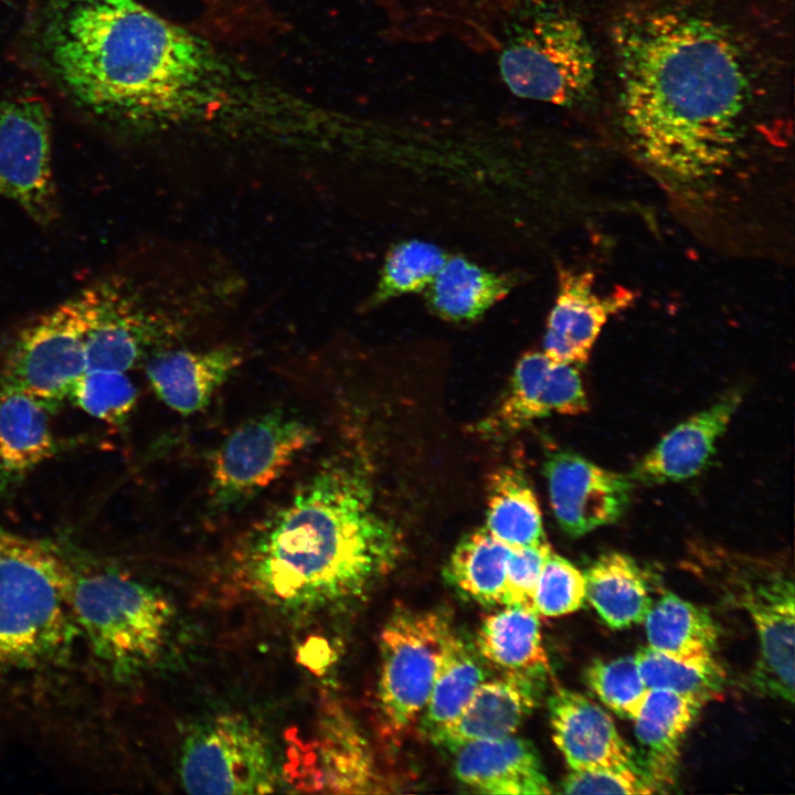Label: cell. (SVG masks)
<instances>
[{"instance_id":"cell-1","label":"cell","mask_w":795,"mask_h":795,"mask_svg":"<svg viewBox=\"0 0 795 795\" xmlns=\"http://www.w3.org/2000/svg\"><path fill=\"white\" fill-rule=\"evenodd\" d=\"M786 0H630L607 26L619 126L644 161L674 181H707L750 126L791 97Z\"/></svg>"},{"instance_id":"cell-2","label":"cell","mask_w":795,"mask_h":795,"mask_svg":"<svg viewBox=\"0 0 795 795\" xmlns=\"http://www.w3.org/2000/svg\"><path fill=\"white\" fill-rule=\"evenodd\" d=\"M43 41L56 77L97 115L160 119L213 99L212 53L137 0H52Z\"/></svg>"},{"instance_id":"cell-3","label":"cell","mask_w":795,"mask_h":795,"mask_svg":"<svg viewBox=\"0 0 795 795\" xmlns=\"http://www.w3.org/2000/svg\"><path fill=\"white\" fill-rule=\"evenodd\" d=\"M396 528L380 515L360 465L331 460L269 515L245 547L254 587L287 607L356 598L394 568Z\"/></svg>"},{"instance_id":"cell-4","label":"cell","mask_w":795,"mask_h":795,"mask_svg":"<svg viewBox=\"0 0 795 795\" xmlns=\"http://www.w3.org/2000/svg\"><path fill=\"white\" fill-rule=\"evenodd\" d=\"M498 70L517 97L576 107L601 84V46L570 0H515L497 22Z\"/></svg>"},{"instance_id":"cell-5","label":"cell","mask_w":795,"mask_h":795,"mask_svg":"<svg viewBox=\"0 0 795 795\" xmlns=\"http://www.w3.org/2000/svg\"><path fill=\"white\" fill-rule=\"evenodd\" d=\"M70 605L95 654L115 671L148 667L168 645L171 604L149 584L124 573L73 575Z\"/></svg>"},{"instance_id":"cell-6","label":"cell","mask_w":795,"mask_h":795,"mask_svg":"<svg viewBox=\"0 0 795 795\" xmlns=\"http://www.w3.org/2000/svg\"><path fill=\"white\" fill-rule=\"evenodd\" d=\"M73 574L44 543L0 528V665L62 642Z\"/></svg>"},{"instance_id":"cell-7","label":"cell","mask_w":795,"mask_h":795,"mask_svg":"<svg viewBox=\"0 0 795 795\" xmlns=\"http://www.w3.org/2000/svg\"><path fill=\"white\" fill-rule=\"evenodd\" d=\"M709 571L720 590L751 617L760 653L749 680L756 695L793 702L794 583L786 569L761 559L717 553Z\"/></svg>"},{"instance_id":"cell-8","label":"cell","mask_w":795,"mask_h":795,"mask_svg":"<svg viewBox=\"0 0 795 795\" xmlns=\"http://www.w3.org/2000/svg\"><path fill=\"white\" fill-rule=\"evenodd\" d=\"M179 776L191 794H266L275 791L277 768L269 742L254 724L221 716L186 738Z\"/></svg>"},{"instance_id":"cell-9","label":"cell","mask_w":795,"mask_h":795,"mask_svg":"<svg viewBox=\"0 0 795 795\" xmlns=\"http://www.w3.org/2000/svg\"><path fill=\"white\" fill-rule=\"evenodd\" d=\"M314 441L307 423L282 411L237 426L213 457L212 506L222 511L239 508L279 478Z\"/></svg>"},{"instance_id":"cell-10","label":"cell","mask_w":795,"mask_h":795,"mask_svg":"<svg viewBox=\"0 0 795 795\" xmlns=\"http://www.w3.org/2000/svg\"><path fill=\"white\" fill-rule=\"evenodd\" d=\"M85 314L80 295L23 328L1 369V386L19 390L53 411L86 372Z\"/></svg>"},{"instance_id":"cell-11","label":"cell","mask_w":795,"mask_h":795,"mask_svg":"<svg viewBox=\"0 0 795 795\" xmlns=\"http://www.w3.org/2000/svg\"><path fill=\"white\" fill-rule=\"evenodd\" d=\"M449 630L446 621L433 612L404 608L395 611L383 626L378 700L389 733L396 736L420 718Z\"/></svg>"},{"instance_id":"cell-12","label":"cell","mask_w":795,"mask_h":795,"mask_svg":"<svg viewBox=\"0 0 795 795\" xmlns=\"http://www.w3.org/2000/svg\"><path fill=\"white\" fill-rule=\"evenodd\" d=\"M78 295L86 321L87 370L126 372L151 353L171 348L173 339L129 279L105 278Z\"/></svg>"},{"instance_id":"cell-13","label":"cell","mask_w":795,"mask_h":795,"mask_svg":"<svg viewBox=\"0 0 795 795\" xmlns=\"http://www.w3.org/2000/svg\"><path fill=\"white\" fill-rule=\"evenodd\" d=\"M0 195L42 225L57 216L50 116L41 99L0 102Z\"/></svg>"},{"instance_id":"cell-14","label":"cell","mask_w":795,"mask_h":795,"mask_svg":"<svg viewBox=\"0 0 795 795\" xmlns=\"http://www.w3.org/2000/svg\"><path fill=\"white\" fill-rule=\"evenodd\" d=\"M551 507L560 528L581 537L617 521L626 511L634 481L572 452H555L544 464Z\"/></svg>"},{"instance_id":"cell-15","label":"cell","mask_w":795,"mask_h":795,"mask_svg":"<svg viewBox=\"0 0 795 795\" xmlns=\"http://www.w3.org/2000/svg\"><path fill=\"white\" fill-rule=\"evenodd\" d=\"M587 410L576 365L529 351L517 361L501 402L477 431L485 436H504L552 413L577 415Z\"/></svg>"},{"instance_id":"cell-16","label":"cell","mask_w":795,"mask_h":795,"mask_svg":"<svg viewBox=\"0 0 795 795\" xmlns=\"http://www.w3.org/2000/svg\"><path fill=\"white\" fill-rule=\"evenodd\" d=\"M548 709L553 742L571 771L632 772L647 778L612 717L591 699L559 688L550 696Z\"/></svg>"},{"instance_id":"cell-17","label":"cell","mask_w":795,"mask_h":795,"mask_svg":"<svg viewBox=\"0 0 795 795\" xmlns=\"http://www.w3.org/2000/svg\"><path fill=\"white\" fill-rule=\"evenodd\" d=\"M742 402V393L731 390L709 407L676 425L639 460L628 475L642 485L681 481L700 474L716 453Z\"/></svg>"},{"instance_id":"cell-18","label":"cell","mask_w":795,"mask_h":795,"mask_svg":"<svg viewBox=\"0 0 795 795\" xmlns=\"http://www.w3.org/2000/svg\"><path fill=\"white\" fill-rule=\"evenodd\" d=\"M243 362L235 346L162 349L146 359V375L156 395L171 410L191 415L204 409Z\"/></svg>"},{"instance_id":"cell-19","label":"cell","mask_w":795,"mask_h":795,"mask_svg":"<svg viewBox=\"0 0 795 795\" xmlns=\"http://www.w3.org/2000/svg\"><path fill=\"white\" fill-rule=\"evenodd\" d=\"M542 685L518 675L484 680L458 716L431 741L453 751L468 742L515 734L536 707Z\"/></svg>"},{"instance_id":"cell-20","label":"cell","mask_w":795,"mask_h":795,"mask_svg":"<svg viewBox=\"0 0 795 795\" xmlns=\"http://www.w3.org/2000/svg\"><path fill=\"white\" fill-rule=\"evenodd\" d=\"M457 780L480 793L550 794L533 744L520 736L480 740L465 743L452 751Z\"/></svg>"},{"instance_id":"cell-21","label":"cell","mask_w":795,"mask_h":795,"mask_svg":"<svg viewBox=\"0 0 795 795\" xmlns=\"http://www.w3.org/2000/svg\"><path fill=\"white\" fill-rule=\"evenodd\" d=\"M587 273L562 272L543 338L544 353L554 361L583 365L606 324L626 297H602Z\"/></svg>"},{"instance_id":"cell-22","label":"cell","mask_w":795,"mask_h":795,"mask_svg":"<svg viewBox=\"0 0 795 795\" xmlns=\"http://www.w3.org/2000/svg\"><path fill=\"white\" fill-rule=\"evenodd\" d=\"M704 704L669 690L649 689L634 719L642 768L654 787L675 782L681 744Z\"/></svg>"},{"instance_id":"cell-23","label":"cell","mask_w":795,"mask_h":795,"mask_svg":"<svg viewBox=\"0 0 795 795\" xmlns=\"http://www.w3.org/2000/svg\"><path fill=\"white\" fill-rule=\"evenodd\" d=\"M479 654L504 675L544 682L550 672L539 615L522 606H506L487 615L477 632Z\"/></svg>"},{"instance_id":"cell-24","label":"cell","mask_w":795,"mask_h":795,"mask_svg":"<svg viewBox=\"0 0 795 795\" xmlns=\"http://www.w3.org/2000/svg\"><path fill=\"white\" fill-rule=\"evenodd\" d=\"M46 409L28 394L0 389V489L18 483L52 456Z\"/></svg>"},{"instance_id":"cell-25","label":"cell","mask_w":795,"mask_h":795,"mask_svg":"<svg viewBox=\"0 0 795 795\" xmlns=\"http://www.w3.org/2000/svg\"><path fill=\"white\" fill-rule=\"evenodd\" d=\"M512 275L485 268L464 256L447 257L426 288L430 309L452 322L480 318L512 289Z\"/></svg>"},{"instance_id":"cell-26","label":"cell","mask_w":795,"mask_h":795,"mask_svg":"<svg viewBox=\"0 0 795 795\" xmlns=\"http://www.w3.org/2000/svg\"><path fill=\"white\" fill-rule=\"evenodd\" d=\"M586 600L612 628L643 623L654 601L646 572L630 556L610 552L584 573Z\"/></svg>"},{"instance_id":"cell-27","label":"cell","mask_w":795,"mask_h":795,"mask_svg":"<svg viewBox=\"0 0 795 795\" xmlns=\"http://www.w3.org/2000/svg\"><path fill=\"white\" fill-rule=\"evenodd\" d=\"M644 622L650 648L683 661L714 658L718 627L703 607L668 592L653 603Z\"/></svg>"},{"instance_id":"cell-28","label":"cell","mask_w":795,"mask_h":795,"mask_svg":"<svg viewBox=\"0 0 795 795\" xmlns=\"http://www.w3.org/2000/svg\"><path fill=\"white\" fill-rule=\"evenodd\" d=\"M486 679L476 654L452 630L446 635L427 702L420 716V731L432 740L468 702Z\"/></svg>"},{"instance_id":"cell-29","label":"cell","mask_w":795,"mask_h":795,"mask_svg":"<svg viewBox=\"0 0 795 795\" xmlns=\"http://www.w3.org/2000/svg\"><path fill=\"white\" fill-rule=\"evenodd\" d=\"M487 531L511 549L547 540L536 495L519 469L495 470L487 485Z\"/></svg>"},{"instance_id":"cell-30","label":"cell","mask_w":795,"mask_h":795,"mask_svg":"<svg viewBox=\"0 0 795 795\" xmlns=\"http://www.w3.org/2000/svg\"><path fill=\"white\" fill-rule=\"evenodd\" d=\"M511 548L486 528L466 534L452 552L445 577L460 593L484 606L505 605L506 569Z\"/></svg>"},{"instance_id":"cell-31","label":"cell","mask_w":795,"mask_h":795,"mask_svg":"<svg viewBox=\"0 0 795 795\" xmlns=\"http://www.w3.org/2000/svg\"><path fill=\"white\" fill-rule=\"evenodd\" d=\"M634 658L649 689L669 690L703 704L723 696L727 674L714 658L702 662L683 661L649 646L639 648Z\"/></svg>"},{"instance_id":"cell-32","label":"cell","mask_w":795,"mask_h":795,"mask_svg":"<svg viewBox=\"0 0 795 795\" xmlns=\"http://www.w3.org/2000/svg\"><path fill=\"white\" fill-rule=\"evenodd\" d=\"M446 258L432 243L410 240L396 244L385 257L370 305L427 288Z\"/></svg>"},{"instance_id":"cell-33","label":"cell","mask_w":795,"mask_h":795,"mask_svg":"<svg viewBox=\"0 0 795 795\" xmlns=\"http://www.w3.org/2000/svg\"><path fill=\"white\" fill-rule=\"evenodd\" d=\"M584 679L608 709L633 720L649 692L634 656L594 660L585 669Z\"/></svg>"},{"instance_id":"cell-34","label":"cell","mask_w":795,"mask_h":795,"mask_svg":"<svg viewBox=\"0 0 795 795\" xmlns=\"http://www.w3.org/2000/svg\"><path fill=\"white\" fill-rule=\"evenodd\" d=\"M68 396L87 414L108 424H119L132 411L137 391L125 372L87 370Z\"/></svg>"},{"instance_id":"cell-35","label":"cell","mask_w":795,"mask_h":795,"mask_svg":"<svg viewBox=\"0 0 795 795\" xmlns=\"http://www.w3.org/2000/svg\"><path fill=\"white\" fill-rule=\"evenodd\" d=\"M586 597L585 576L574 564L551 552L547 558L533 597L539 616L556 617L577 611Z\"/></svg>"},{"instance_id":"cell-36","label":"cell","mask_w":795,"mask_h":795,"mask_svg":"<svg viewBox=\"0 0 795 795\" xmlns=\"http://www.w3.org/2000/svg\"><path fill=\"white\" fill-rule=\"evenodd\" d=\"M551 552L552 549L547 540L511 549L506 569V606H522L534 611L536 587L543 564Z\"/></svg>"},{"instance_id":"cell-37","label":"cell","mask_w":795,"mask_h":795,"mask_svg":"<svg viewBox=\"0 0 795 795\" xmlns=\"http://www.w3.org/2000/svg\"><path fill=\"white\" fill-rule=\"evenodd\" d=\"M565 794H651L657 789L643 775L617 771H571L561 784Z\"/></svg>"}]
</instances>
